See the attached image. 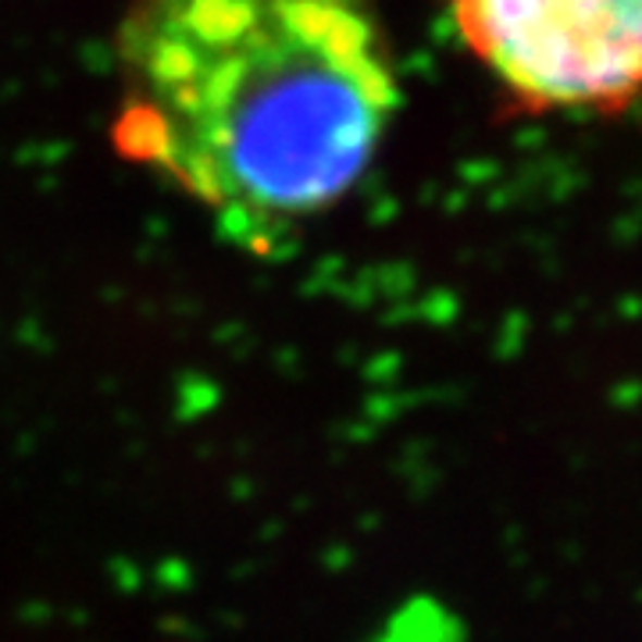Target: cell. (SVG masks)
Masks as SVG:
<instances>
[{
	"mask_svg": "<svg viewBox=\"0 0 642 642\" xmlns=\"http://www.w3.org/2000/svg\"><path fill=\"white\" fill-rule=\"evenodd\" d=\"M111 139L243 243L325 214L400 108L379 0H128Z\"/></svg>",
	"mask_w": 642,
	"mask_h": 642,
	"instance_id": "obj_1",
	"label": "cell"
},
{
	"mask_svg": "<svg viewBox=\"0 0 642 642\" xmlns=\"http://www.w3.org/2000/svg\"><path fill=\"white\" fill-rule=\"evenodd\" d=\"M468 54L529 114L642 104V0H449Z\"/></svg>",
	"mask_w": 642,
	"mask_h": 642,
	"instance_id": "obj_2",
	"label": "cell"
}]
</instances>
